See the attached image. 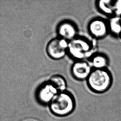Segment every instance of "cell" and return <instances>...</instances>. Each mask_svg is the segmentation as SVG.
Segmentation results:
<instances>
[{"label":"cell","mask_w":121,"mask_h":121,"mask_svg":"<svg viewBox=\"0 0 121 121\" xmlns=\"http://www.w3.org/2000/svg\"><path fill=\"white\" fill-rule=\"evenodd\" d=\"M96 52L95 42L85 37L78 36L69 41L68 54L76 60H88Z\"/></svg>","instance_id":"obj_1"},{"label":"cell","mask_w":121,"mask_h":121,"mask_svg":"<svg viewBox=\"0 0 121 121\" xmlns=\"http://www.w3.org/2000/svg\"><path fill=\"white\" fill-rule=\"evenodd\" d=\"M87 84L92 91L103 93L108 91L113 83V76L108 68L93 69L87 79Z\"/></svg>","instance_id":"obj_2"},{"label":"cell","mask_w":121,"mask_h":121,"mask_svg":"<svg viewBox=\"0 0 121 121\" xmlns=\"http://www.w3.org/2000/svg\"><path fill=\"white\" fill-rule=\"evenodd\" d=\"M48 105L50 111L54 115L66 116L74 111L75 108V100L73 95L66 90L59 92Z\"/></svg>","instance_id":"obj_3"},{"label":"cell","mask_w":121,"mask_h":121,"mask_svg":"<svg viewBox=\"0 0 121 121\" xmlns=\"http://www.w3.org/2000/svg\"><path fill=\"white\" fill-rule=\"evenodd\" d=\"M69 41L57 36L48 43L46 51L49 57L53 60L62 59L68 54Z\"/></svg>","instance_id":"obj_4"},{"label":"cell","mask_w":121,"mask_h":121,"mask_svg":"<svg viewBox=\"0 0 121 121\" xmlns=\"http://www.w3.org/2000/svg\"><path fill=\"white\" fill-rule=\"evenodd\" d=\"M88 30L95 39H100L110 34L108 19L95 17L90 20L88 25Z\"/></svg>","instance_id":"obj_5"},{"label":"cell","mask_w":121,"mask_h":121,"mask_svg":"<svg viewBox=\"0 0 121 121\" xmlns=\"http://www.w3.org/2000/svg\"><path fill=\"white\" fill-rule=\"evenodd\" d=\"M59 92L55 85L48 80L39 87L36 93V100L41 105H48Z\"/></svg>","instance_id":"obj_6"},{"label":"cell","mask_w":121,"mask_h":121,"mask_svg":"<svg viewBox=\"0 0 121 121\" xmlns=\"http://www.w3.org/2000/svg\"><path fill=\"white\" fill-rule=\"evenodd\" d=\"M99 12L108 18L121 16V0H100L96 2Z\"/></svg>","instance_id":"obj_7"},{"label":"cell","mask_w":121,"mask_h":121,"mask_svg":"<svg viewBox=\"0 0 121 121\" xmlns=\"http://www.w3.org/2000/svg\"><path fill=\"white\" fill-rule=\"evenodd\" d=\"M93 69L88 61L86 60H76L71 67L72 76L77 80H86Z\"/></svg>","instance_id":"obj_8"},{"label":"cell","mask_w":121,"mask_h":121,"mask_svg":"<svg viewBox=\"0 0 121 121\" xmlns=\"http://www.w3.org/2000/svg\"><path fill=\"white\" fill-rule=\"evenodd\" d=\"M57 31L58 36L68 41L78 36L77 26L74 22L69 20H65L60 23Z\"/></svg>","instance_id":"obj_9"},{"label":"cell","mask_w":121,"mask_h":121,"mask_svg":"<svg viewBox=\"0 0 121 121\" xmlns=\"http://www.w3.org/2000/svg\"><path fill=\"white\" fill-rule=\"evenodd\" d=\"M88 60L93 69L108 68L109 64L108 56L102 52H95Z\"/></svg>","instance_id":"obj_10"},{"label":"cell","mask_w":121,"mask_h":121,"mask_svg":"<svg viewBox=\"0 0 121 121\" xmlns=\"http://www.w3.org/2000/svg\"><path fill=\"white\" fill-rule=\"evenodd\" d=\"M110 32L113 36L120 37L121 34V16L108 18Z\"/></svg>","instance_id":"obj_11"},{"label":"cell","mask_w":121,"mask_h":121,"mask_svg":"<svg viewBox=\"0 0 121 121\" xmlns=\"http://www.w3.org/2000/svg\"><path fill=\"white\" fill-rule=\"evenodd\" d=\"M56 87L59 92L65 91L67 88V83L65 79L60 74H54L48 80Z\"/></svg>","instance_id":"obj_12"},{"label":"cell","mask_w":121,"mask_h":121,"mask_svg":"<svg viewBox=\"0 0 121 121\" xmlns=\"http://www.w3.org/2000/svg\"><path fill=\"white\" fill-rule=\"evenodd\" d=\"M120 38L121 39V35H120Z\"/></svg>","instance_id":"obj_13"}]
</instances>
